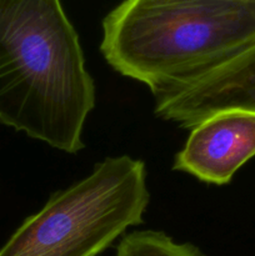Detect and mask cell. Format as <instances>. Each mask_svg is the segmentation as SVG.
<instances>
[{
    "instance_id": "3",
    "label": "cell",
    "mask_w": 255,
    "mask_h": 256,
    "mask_svg": "<svg viewBox=\"0 0 255 256\" xmlns=\"http://www.w3.org/2000/svg\"><path fill=\"white\" fill-rule=\"evenodd\" d=\"M144 162L106 158L92 174L52 194L0 249V256H98L142 222L149 205Z\"/></svg>"
},
{
    "instance_id": "2",
    "label": "cell",
    "mask_w": 255,
    "mask_h": 256,
    "mask_svg": "<svg viewBox=\"0 0 255 256\" xmlns=\"http://www.w3.org/2000/svg\"><path fill=\"white\" fill-rule=\"evenodd\" d=\"M255 42V0H124L102 20L100 50L152 95L208 74Z\"/></svg>"
},
{
    "instance_id": "1",
    "label": "cell",
    "mask_w": 255,
    "mask_h": 256,
    "mask_svg": "<svg viewBox=\"0 0 255 256\" xmlns=\"http://www.w3.org/2000/svg\"><path fill=\"white\" fill-rule=\"evenodd\" d=\"M95 99L62 2L0 0V122L75 154Z\"/></svg>"
},
{
    "instance_id": "4",
    "label": "cell",
    "mask_w": 255,
    "mask_h": 256,
    "mask_svg": "<svg viewBox=\"0 0 255 256\" xmlns=\"http://www.w3.org/2000/svg\"><path fill=\"white\" fill-rule=\"evenodd\" d=\"M154 98L156 116L184 129L222 110L255 112V42L208 74Z\"/></svg>"
},
{
    "instance_id": "6",
    "label": "cell",
    "mask_w": 255,
    "mask_h": 256,
    "mask_svg": "<svg viewBox=\"0 0 255 256\" xmlns=\"http://www.w3.org/2000/svg\"><path fill=\"white\" fill-rule=\"evenodd\" d=\"M115 256H202L192 244H178L160 232H134L120 240Z\"/></svg>"
},
{
    "instance_id": "5",
    "label": "cell",
    "mask_w": 255,
    "mask_h": 256,
    "mask_svg": "<svg viewBox=\"0 0 255 256\" xmlns=\"http://www.w3.org/2000/svg\"><path fill=\"white\" fill-rule=\"evenodd\" d=\"M254 155L255 112L222 110L192 128L172 168L204 182L224 185Z\"/></svg>"
}]
</instances>
